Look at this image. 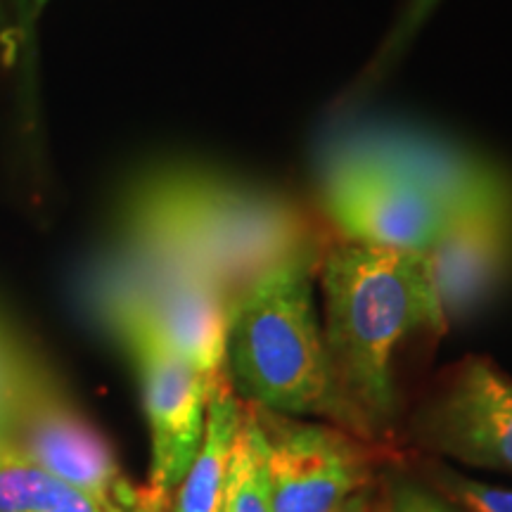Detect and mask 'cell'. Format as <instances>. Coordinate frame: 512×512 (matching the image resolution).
I'll use <instances>...</instances> for the list:
<instances>
[{
  "label": "cell",
  "mask_w": 512,
  "mask_h": 512,
  "mask_svg": "<svg viewBox=\"0 0 512 512\" xmlns=\"http://www.w3.org/2000/svg\"><path fill=\"white\" fill-rule=\"evenodd\" d=\"M131 349L143 382V401L152 437L150 489L166 496L188 475L200 451L211 384L157 332L124 325L114 330Z\"/></svg>",
  "instance_id": "7"
},
{
  "label": "cell",
  "mask_w": 512,
  "mask_h": 512,
  "mask_svg": "<svg viewBox=\"0 0 512 512\" xmlns=\"http://www.w3.org/2000/svg\"><path fill=\"white\" fill-rule=\"evenodd\" d=\"M124 235L126 252L197 275L230 304L271 266L316 249L309 223L283 197L188 166L133 185Z\"/></svg>",
  "instance_id": "1"
},
{
  "label": "cell",
  "mask_w": 512,
  "mask_h": 512,
  "mask_svg": "<svg viewBox=\"0 0 512 512\" xmlns=\"http://www.w3.org/2000/svg\"><path fill=\"white\" fill-rule=\"evenodd\" d=\"M38 3H46V0H38Z\"/></svg>",
  "instance_id": "20"
},
{
  "label": "cell",
  "mask_w": 512,
  "mask_h": 512,
  "mask_svg": "<svg viewBox=\"0 0 512 512\" xmlns=\"http://www.w3.org/2000/svg\"><path fill=\"white\" fill-rule=\"evenodd\" d=\"M425 268L444 325L477 313L512 275V204L453 219Z\"/></svg>",
  "instance_id": "10"
},
{
  "label": "cell",
  "mask_w": 512,
  "mask_h": 512,
  "mask_svg": "<svg viewBox=\"0 0 512 512\" xmlns=\"http://www.w3.org/2000/svg\"><path fill=\"white\" fill-rule=\"evenodd\" d=\"M268 441L273 512H337L370 482V458L339 427L254 406Z\"/></svg>",
  "instance_id": "6"
},
{
  "label": "cell",
  "mask_w": 512,
  "mask_h": 512,
  "mask_svg": "<svg viewBox=\"0 0 512 512\" xmlns=\"http://www.w3.org/2000/svg\"><path fill=\"white\" fill-rule=\"evenodd\" d=\"M124 512H169V498L157 494L150 486H128L124 501H121Z\"/></svg>",
  "instance_id": "18"
},
{
  "label": "cell",
  "mask_w": 512,
  "mask_h": 512,
  "mask_svg": "<svg viewBox=\"0 0 512 512\" xmlns=\"http://www.w3.org/2000/svg\"><path fill=\"white\" fill-rule=\"evenodd\" d=\"M420 439L465 465L512 472V377L489 358H465L422 413Z\"/></svg>",
  "instance_id": "8"
},
{
  "label": "cell",
  "mask_w": 512,
  "mask_h": 512,
  "mask_svg": "<svg viewBox=\"0 0 512 512\" xmlns=\"http://www.w3.org/2000/svg\"><path fill=\"white\" fill-rule=\"evenodd\" d=\"M245 406L235 399L228 375L214 384L207 403L204 437L192 460L188 475L171 494L169 508L174 512H221L226 491L228 465L238 437Z\"/></svg>",
  "instance_id": "11"
},
{
  "label": "cell",
  "mask_w": 512,
  "mask_h": 512,
  "mask_svg": "<svg viewBox=\"0 0 512 512\" xmlns=\"http://www.w3.org/2000/svg\"><path fill=\"white\" fill-rule=\"evenodd\" d=\"M46 384L48 380L36 363H31L10 332L0 325V422L8 427V437L15 413Z\"/></svg>",
  "instance_id": "14"
},
{
  "label": "cell",
  "mask_w": 512,
  "mask_h": 512,
  "mask_svg": "<svg viewBox=\"0 0 512 512\" xmlns=\"http://www.w3.org/2000/svg\"><path fill=\"white\" fill-rule=\"evenodd\" d=\"M325 211L349 242L427 252L451 223L437 197L335 138L320 159Z\"/></svg>",
  "instance_id": "5"
},
{
  "label": "cell",
  "mask_w": 512,
  "mask_h": 512,
  "mask_svg": "<svg viewBox=\"0 0 512 512\" xmlns=\"http://www.w3.org/2000/svg\"><path fill=\"white\" fill-rule=\"evenodd\" d=\"M432 482L448 503L467 512H512V489L467 479L448 467H432Z\"/></svg>",
  "instance_id": "15"
},
{
  "label": "cell",
  "mask_w": 512,
  "mask_h": 512,
  "mask_svg": "<svg viewBox=\"0 0 512 512\" xmlns=\"http://www.w3.org/2000/svg\"><path fill=\"white\" fill-rule=\"evenodd\" d=\"M439 0H408L406 10H403V15L399 19V24H396L392 38H389L387 48H384V55H382V64L387 60H392L394 55H399L403 48H406V43L411 41L415 36V31L422 27V22H425L427 17H430V12L437 8Z\"/></svg>",
  "instance_id": "16"
},
{
  "label": "cell",
  "mask_w": 512,
  "mask_h": 512,
  "mask_svg": "<svg viewBox=\"0 0 512 512\" xmlns=\"http://www.w3.org/2000/svg\"><path fill=\"white\" fill-rule=\"evenodd\" d=\"M10 444L31 463L86 494L102 512H124L119 503L128 482L121 477L112 446L50 382L15 413Z\"/></svg>",
  "instance_id": "9"
},
{
  "label": "cell",
  "mask_w": 512,
  "mask_h": 512,
  "mask_svg": "<svg viewBox=\"0 0 512 512\" xmlns=\"http://www.w3.org/2000/svg\"><path fill=\"white\" fill-rule=\"evenodd\" d=\"M93 299L112 330L157 332L211 389L226 377L230 299L216 285L124 249L98 273Z\"/></svg>",
  "instance_id": "4"
},
{
  "label": "cell",
  "mask_w": 512,
  "mask_h": 512,
  "mask_svg": "<svg viewBox=\"0 0 512 512\" xmlns=\"http://www.w3.org/2000/svg\"><path fill=\"white\" fill-rule=\"evenodd\" d=\"M325 344L339 389L373 422L394 413V351L408 332L444 330L425 252L344 242L323 264Z\"/></svg>",
  "instance_id": "2"
},
{
  "label": "cell",
  "mask_w": 512,
  "mask_h": 512,
  "mask_svg": "<svg viewBox=\"0 0 512 512\" xmlns=\"http://www.w3.org/2000/svg\"><path fill=\"white\" fill-rule=\"evenodd\" d=\"M316 249L280 261L230 304L228 363L254 406L283 415H328L351 432L368 422L339 389L313 302Z\"/></svg>",
  "instance_id": "3"
},
{
  "label": "cell",
  "mask_w": 512,
  "mask_h": 512,
  "mask_svg": "<svg viewBox=\"0 0 512 512\" xmlns=\"http://www.w3.org/2000/svg\"><path fill=\"white\" fill-rule=\"evenodd\" d=\"M221 512H273L268 441L254 406L242 411Z\"/></svg>",
  "instance_id": "13"
},
{
  "label": "cell",
  "mask_w": 512,
  "mask_h": 512,
  "mask_svg": "<svg viewBox=\"0 0 512 512\" xmlns=\"http://www.w3.org/2000/svg\"><path fill=\"white\" fill-rule=\"evenodd\" d=\"M0 512H102V508L8 446L0 451Z\"/></svg>",
  "instance_id": "12"
},
{
  "label": "cell",
  "mask_w": 512,
  "mask_h": 512,
  "mask_svg": "<svg viewBox=\"0 0 512 512\" xmlns=\"http://www.w3.org/2000/svg\"><path fill=\"white\" fill-rule=\"evenodd\" d=\"M392 512H458L444 498L413 482H399L392 489Z\"/></svg>",
  "instance_id": "17"
},
{
  "label": "cell",
  "mask_w": 512,
  "mask_h": 512,
  "mask_svg": "<svg viewBox=\"0 0 512 512\" xmlns=\"http://www.w3.org/2000/svg\"><path fill=\"white\" fill-rule=\"evenodd\" d=\"M370 508V496L366 491H358L356 496H351L347 503H344V508H339L337 512H368Z\"/></svg>",
  "instance_id": "19"
}]
</instances>
